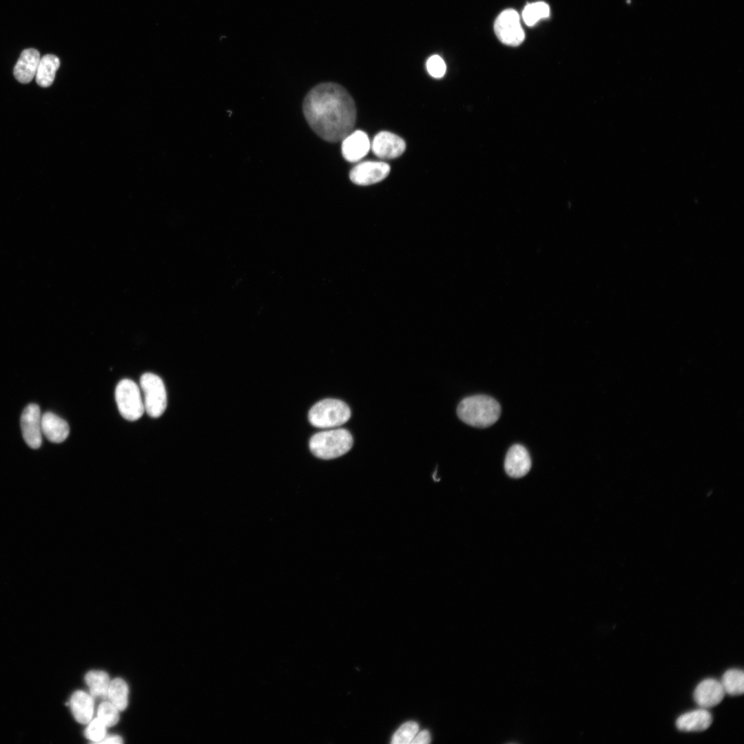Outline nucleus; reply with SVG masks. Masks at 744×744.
Here are the masks:
<instances>
[{"instance_id":"obj_24","label":"nucleus","mask_w":744,"mask_h":744,"mask_svg":"<svg viewBox=\"0 0 744 744\" xmlns=\"http://www.w3.org/2000/svg\"><path fill=\"white\" fill-rule=\"evenodd\" d=\"M118 708L110 701L101 703L97 710V717L106 725H116L119 720Z\"/></svg>"},{"instance_id":"obj_22","label":"nucleus","mask_w":744,"mask_h":744,"mask_svg":"<svg viewBox=\"0 0 744 744\" xmlns=\"http://www.w3.org/2000/svg\"><path fill=\"white\" fill-rule=\"evenodd\" d=\"M550 8L547 3L538 1L526 5L522 12V18L528 26H533L538 21L548 17Z\"/></svg>"},{"instance_id":"obj_12","label":"nucleus","mask_w":744,"mask_h":744,"mask_svg":"<svg viewBox=\"0 0 744 744\" xmlns=\"http://www.w3.org/2000/svg\"><path fill=\"white\" fill-rule=\"evenodd\" d=\"M342 154L349 162H358L369 152L371 143L367 134L361 130L351 132L342 141Z\"/></svg>"},{"instance_id":"obj_26","label":"nucleus","mask_w":744,"mask_h":744,"mask_svg":"<svg viewBox=\"0 0 744 744\" xmlns=\"http://www.w3.org/2000/svg\"><path fill=\"white\" fill-rule=\"evenodd\" d=\"M426 69L431 76L440 79L445 74L446 65L440 56L433 54L426 61Z\"/></svg>"},{"instance_id":"obj_25","label":"nucleus","mask_w":744,"mask_h":744,"mask_svg":"<svg viewBox=\"0 0 744 744\" xmlns=\"http://www.w3.org/2000/svg\"><path fill=\"white\" fill-rule=\"evenodd\" d=\"M106 734V725L97 717L89 722L85 730V736L94 743H100Z\"/></svg>"},{"instance_id":"obj_19","label":"nucleus","mask_w":744,"mask_h":744,"mask_svg":"<svg viewBox=\"0 0 744 744\" xmlns=\"http://www.w3.org/2000/svg\"><path fill=\"white\" fill-rule=\"evenodd\" d=\"M85 681L92 697H107L110 683L107 673L100 670H92L85 674Z\"/></svg>"},{"instance_id":"obj_15","label":"nucleus","mask_w":744,"mask_h":744,"mask_svg":"<svg viewBox=\"0 0 744 744\" xmlns=\"http://www.w3.org/2000/svg\"><path fill=\"white\" fill-rule=\"evenodd\" d=\"M712 723V716L705 708L692 710L681 715L676 721L678 730L683 732H703Z\"/></svg>"},{"instance_id":"obj_6","label":"nucleus","mask_w":744,"mask_h":744,"mask_svg":"<svg viewBox=\"0 0 744 744\" xmlns=\"http://www.w3.org/2000/svg\"><path fill=\"white\" fill-rule=\"evenodd\" d=\"M140 386L145 411L153 418L162 415L167 407V393L161 378L156 374L145 373L141 377Z\"/></svg>"},{"instance_id":"obj_5","label":"nucleus","mask_w":744,"mask_h":744,"mask_svg":"<svg viewBox=\"0 0 744 744\" xmlns=\"http://www.w3.org/2000/svg\"><path fill=\"white\" fill-rule=\"evenodd\" d=\"M140 387L133 380H121L115 390V400L121 415L130 421L138 420L145 412Z\"/></svg>"},{"instance_id":"obj_8","label":"nucleus","mask_w":744,"mask_h":744,"mask_svg":"<svg viewBox=\"0 0 744 744\" xmlns=\"http://www.w3.org/2000/svg\"><path fill=\"white\" fill-rule=\"evenodd\" d=\"M41 415L39 406L28 404L21 415V428L25 443L32 448H39L42 442Z\"/></svg>"},{"instance_id":"obj_13","label":"nucleus","mask_w":744,"mask_h":744,"mask_svg":"<svg viewBox=\"0 0 744 744\" xmlns=\"http://www.w3.org/2000/svg\"><path fill=\"white\" fill-rule=\"evenodd\" d=\"M531 467V459L526 448L520 444L513 445L508 451L504 468L511 477L519 478L526 475Z\"/></svg>"},{"instance_id":"obj_3","label":"nucleus","mask_w":744,"mask_h":744,"mask_svg":"<svg viewBox=\"0 0 744 744\" xmlns=\"http://www.w3.org/2000/svg\"><path fill=\"white\" fill-rule=\"evenodd\" d=\"M353 443V437L349 431L332 429L314 434L309 440V448L316 457L331 459L347 453Z\"/></svg>"},{"instance_id":"obj_11","label":"nucleus","mask_w":744,"mask_h":744,"mask_svg":"<svg viewBox=\"0 0 744 744\" xmlns=\"http://www.w3.org/2000/svg\"><path fill=\"white\" fill-rule=\"evenodd\" d=\"M725 694L721 682L710 678L703 680L697 685L694 692V699L701 707L707 709L719 704Z\"/></svg>"},{"instance_id":"obj_4","label":"nucleus","mask_w":744,"mask_h":744,"mask_svg":"<svg viewBox=\"0 0 744 744\" xmlns=\"http://www.w3.org/2000/svg\"><path fill=\"white\" fill-rule=\"evenodd\" d=\"M351 417V410L343 401L327 398L316 403L309 410V422L321 428L340 426Z\"/></svg>"},{"instance_id":"obj_21","label":"nucleus","mask_w":744,"mask_h":744,"mask_svg":"<svg viewBox=\"0 0 744 744\" xmlns=\"http://www.w3.org/2000/svg\"><path fill=\"white\" fill-rule=\"evenodd\" d=\"M127 696L128 687L123 679L116 678L110 681L107 697L119 711L124 710L127 707Z\"/></svg>"},{"instance_id":"obj_16","label":"nucleus","mask_w":744,"mask_h":744,"mask_svg":"<svg viewBox=\"0 0 744 744\" xmlns=\"http://www.w3.org/2000/svg\"><path fill=\"white\" fill-rule=\"evenodd\" d=\"M41 424L42 434L54 443L63 442L70 433L67 422L52 412H45L41 415Z\"/></svg>"},{"instance_id":"obj_18","label":"nucleus","mask_w":744,"mask_h":744,"mask_svg":"<svg viewBox=\"0 0 744 744\" xmlns=\"http://www.w3.org/2000/svg\"><path fill=\"white\" fill-rule=\"evenodd\" d=\"M60 66L59 59L54 54H45L40 59L36 73V82L43 87L50 86Z\"/></svg>"},{"instance_id":"obj_28","label":"nucleus","mask_w":744,"mask_h":744,"mask_svg":"<svg viewBox=\"0 0 744 744\" xmlns=\"http://www.w3.org/2000/svg\"><path fill=\"white\" fill-rule=\"evenodd\" d=\"M100 743H101L118 744V743H122L123 740H122V738L121 736H119L118 735H113V736H110L108 737H105Z\"/></svg>"},{"instance_id":"obj_1","label":"nucleus","mask_w":744,"mask_h":744,"mask_svg":"<svg viewBox=\"0 0 744 744\" xmlns=\"http://www.w3.org/2000/svg\"><path fill=\"white\" fill-rule=\"evenodd\" d=\"M303 113L312 130L331 143L342 141L356 121L355 102L340 85L322 83L313 87L303 102Z\"/></svg>"},{"instance_id":"obj_9","label":"nucleus","mask_w":744,"mask_h":744,"mask_svg":"<svg viewBox=\"0 0 744 744\" xmlns=\"http://www.w3.org/2000/svg\"><path fill=\"white\" fill-rule=\"evenodd\" d=\"M390 165L381 161H364L350 172L351 180L358 185H369L384 180L390 173Z\"/></svg>"},{"instance_id":"obj_23","label":"nucleus","mask_w":744,"mask_h":744,"mask_svg":"<svg viewBox=\"0 0 744 744\" xmlns=\"http://www.w3.org/2000/svg\"><path fill=\"white\" fill-rule=\"evenodd\" d=\"M418 724L414 721H409L402 724L395 732L392 737L391 743L393 744L410 743L418 732Z\"/></svg>"},{"instance_id":"obj_17","label":"nucleus","mask_w":744,"mask_h":744,"mask_svg":"<svg viewBox=\"0 0 744 744\" xmlns=\"http://www.w3.org/2000/svg\"><path fill=\"white\" fill-rule=\"evenodd\" d=\"M72 714L80 723L87 724L94 713V701L91 694L85 692L76 691L71 696L69 703Z\"/></svg>"},{"instance_id":"obj_10","label":"nucleus","mask_w":744,"mask_h":744,"mask_svg":"<svg viewBox=\"0 0 744 744\" xmlns=\"http://www.w3.org/2000/svg\"><path fill=\"white\" fill-rule=\"evenodd\" d=\"M371 147L373 154L378 158L393 159L403 154L406 149V143L399 136L383 131L375 136Z\"/></svg>"},{"instance_id":"obj_7","label":"nucleus","mask_w":744,"mask_h":744,"mask_svg":"<svg viewBox=\"0 0 744 744\" xmlns=\"http://www.w3.org/2000/svg\"><path fill=\"white\" fill-rule=\"evenodd\" d=\"M494 30L500 41L508 45H519L525 38L519 16L513 9L505 10L498 15L494 23Z\"/></svg>"},{"instance_id":"obj_20","label":"nucleus","mask_w":744,"mask_h":744,"mask_svg":"<svg viewBox=\"0 0 744 744\" xmlns=\"http://www.w3.org/2000/svg\"><path fill=\"white\" fill-rule=\"evenodd\" d=\"M721 683L725 694L741 695L744 692V673L739 669L727 670L722 676Z\"/></svg>"},{"instance_id":"obj_27","label":"nucleus","mask_w":744,"mask_h":744,"mask_svg":"<svg viewBox=\"0 0 744 744\" xmlns=\"http://www.w3.org/2000/svg\"><path fill=\"white\" fill-rule=\"evenodd\" d=\"M430 742L431 736L429 732L424 730L416 734L411 743L413 744H427Z\"/></svg>"},{"instance_id":"obj_14","label":"nucleus","mask_w":744,"mask_h":744,"mask_svg":"<svg viewBox=\"0 0 744 744\" xmlns=\"http://www.w3.org/2000/svg\"><path fill=\"white\" fill-rule=\"evenodd\" d=\"M40 59V54L36 49L28 48L22 51L14 68L15 79L21 83H30L36 76Z\"/></svg>"},{"instance_id":"obj_2","label":"nucleus","mask_w":744,"mask_h":744,"mask_svg":"<svg viewBox=\"0 0 744 744\" xmlns=\"http://www.w3.org/2000/svg\"><path fill=\"white\" fill-rule=\"evenodd\" d=\"M457 413L464 423L474 427L486 428L498 420L501 406L492 397L475 395L463 399L457 406Z\"/></svg>"}]
</instances>
